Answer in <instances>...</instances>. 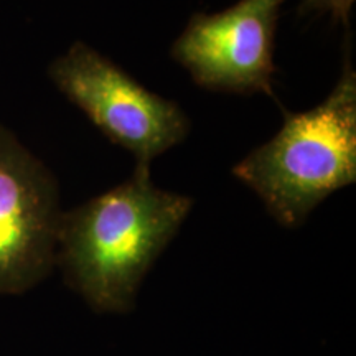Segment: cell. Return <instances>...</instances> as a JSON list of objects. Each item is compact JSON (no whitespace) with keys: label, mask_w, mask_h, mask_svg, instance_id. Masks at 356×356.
Listing matches in <instances>:
<instances>
[{"label":"cell","mask_w":356,"mask_h":356,"mask_svg":"<svg viewBox=\"0 0 356 356\" xmlns=\"http://www.w3.org/2000/svg\"><path fill=\"white\" fill-rule=\"evenodd\" d=\"M286 0H239L218 13H195L170 55L200 88L274 96L275 32Z\"/></svg>","instance_id":"cell-5"},{"label":"cell","mask_w":356,"mask_h":356,"mask_svg":"<svg viewBox=\"0 0 356 356\" xmlns=\"http://www.w3.org/2000/svg\"><path fill=\"white\" fill-rule=\"evenodd\" d=\"M289 229L332 193L356 181V71L346 50L341 76L320 104L287 114L274 137L231 168Z\"/></svg>","instance_id":"cell-2"},{"label":"cell","mask_w":356,"mask_h":356,"mask_svg":"<svg viewBox=\"0 0 356 356\" xmlns=\"http://www.w3.org/2000/svg\"><path fill=\"white\" fill-rule=\"evenodd\" d=\"M61 215L56 177L0 124V296L32 291L51 274Z\"/></svg>","instance_id":"cell-4"},{"label":"cell","mask_w":356,"mask_h":356,"mask_svg":"<svg viewBox=\"0 0 356 356\" xmlns=\"http://www.w3.org/2000/svg\"><path fill=\"white\" fill-rule=\"evenodd\" d=\"M191 208L193 198L159 188L150 167L136 165L122 184L63 211L56 266L65 282L96 314H129Z\"/></svg>","instance_id":"cell-1"},{"label":"cell","mask_w":356,"mask_h":356,"mask_svg":"<svg viewBox=\"0 0 356 356\" xmlns=\"http://www.w3.org/2000/svg\"><path fill=\"white\" fill-rule=\"evenodd\" d=\"M48 78L113 144L150 167L190 132L185 111L149 91L121 66L84 42H74L48 66Z\"/></svg>","instance_id":"cell-3"},{"label":"cell","mask_w":356,"mask_h":356,"mask_svg":"<svg viewBox=\"0 0 356 356\" xmlns=\"http://www.w3.org/2000/svg\"><path fill=\"white\" fill-rule=\"evenodd\" d=\"M355 0H300L299 13L300 15H330L335 24H341L348 29L351 10H353Z\"/></svg>","instance_id":"cell-6"}]
</instances>
